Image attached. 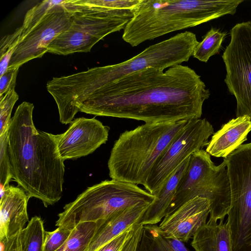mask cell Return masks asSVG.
I'll return each mask as SVG.
<instances>
[{
	"mask_svg": "<svg viewBox=\"0 0 251 251\" xmlns=\"http://www.w3.org/2000/svg\"><path fill=\"white\" fill-rule=\"evenodd\" d=\"M226 35L225 32L211 27L197 44L192 56L201 62H207L211 56L219 53Z\"/></svg>",
	"mask_w": 251,
	"mask_h": 251,
	"instance_id": "cell-23",
	"label": "cell"
},
{
	"mask_svg": "<svg viewBox=\"0 0 251 251\" xmlns=\"http://www.w3.org/2000/svg\"><path fill=\"white\" fill-rule=\"evenodd\" d=\"M65 1L66 0H44L28 10L25 15L23 25L21 26L22 28V32L20 38V42L41 21L46 14L55 7L64 4Z\"/></svg>",
	"mask_w": 251,
	"mask_h": 251,
	"instance_id": "cell-24",
	"label": "cell"
},
{
	"mask_svg": "<svg viewBox=\"0 0 251 251\" xmlns=\"http://www.w3.org/2000/svg\"><path fill=\"white\" fill-rule=\"evenodd\" d=\"M156 197L134 184L105 180L88 187L60 213L55 226L75 227L83 222L105 220L139 203H151Z\"/></svg>",
	"mask_w": 251,
	"mask_h": 251,
	"instance_id": "cell-5",
	"label": "cell"
},
{
	"mask_svg": "<svg viewBox=\"0 0 251 251\" xmlns=\"http://www.w3.org/2000/svg\"><path fill=\"white\" fill-rule=\"evenodd\" d=\"M19 99L15 90H10L0 98V135L8 132L13 106Z\"/></svg>",
	"mask_w": 251,
	"mask_h": 251,
	"instance_id": "cell-26",
	"label": "cell"
},
{
	"mask_svg": "<svg viewBox=\"0 0 251 251\" xmlns=\"http://www.w3.org/2000/svg\"><path fill=\"white\" fill-rule=\"evenodd\" d=\"M136 225L113 239L96 251H120L132 234Z\"/></svg>",
	"mask_w": 251,
	"mask_h": 251,
	"instance_id": "cell-29",
	"label": "cell"
},
{
	"mask_svg": "<svg viewBox=\"0 0 251 251\" xmlns=\"http://www.w3.org/2000/svg\"><path fill=\"white\" fill-rule=\"evenodd\" d=\"M190 156L180 164L169 177L155 196V199L149 205L139 224L143 226L156 225L164 218L174 198L179 182L187 170Z\"/></svg>",
	"mask_w": 251,
	"mask_h": 251,
	"instance_id": "cell-17",
	"label": "cell"
},
{
	"mask_svg": "<svg viewBox=\"0 0 251 251\" xmlns=\"http://www.w3.org/2000/svg\"><path fill=\"white\" fill-rule=\"evenodd\" d=\"M196 197L205 198L209 201L208 222L224 221L231 201L226 163L224 160L220 165H215L210 155L203 149L191 155L187 170L179 182L166 215Z\"/></svg>",
	"mask_w": 251,
	"mask_h": 251,
	"instance_id": "cell-6",
	"label": "cell"
},
{
	"mask_svg": "<svg viewBox=\"0 0 251 251\" xmlns=\"http://www.w3.org/2000/svg\"><path fill=\"white\" fill-rule=\"evenodd\" d=\"M244 0H140L131 10L123 39L132 47L173 31L192 27L227 14Z\"/></svg>",
	"mask_w": 251,
	"mask_h": 251,
	"instance_id": "cell-3",
	"label": "cell"
},
{
	"mask_svg": "<svg viewBox=\"0 0 251 251\" xmlns=\"http://www.w3.org/2000/svg\"><path fill=\"white\" fill-rule=\"evenodd\" d=\"M210 93L201 76L187 66L148 68L124 76L100 88L76 105L96 116L172 122L201 118Z\"/></svg>",
	"mask_w": 251,
	"mask_h": 251,
	"instance_id": "cell-1",
	"label": "cell"
},
{
	"mask_svg": "<svg viewBox=\"0 0 251 251\" xmlns=\"http://www.w3.org/2000/svg\"><path fill=\"white\" fill-rule=\"evenodd\" d=\"M230 41L222 55L225 82L236 100V117L251 119V21L238 23L230 30Z\"/></svg>",
	"mask_w": 251,
	"mask_h": 251,
	"instance_id": "cell-9",
	"label": "cell"
},
{
	"mask_svg": "<svg viewBox=\"0 0 251 251\" xmlns=\"http://www.w3.org/2000/svg\"><path fill=\"white\" fill-rule=\"evenodd\" d=\"M13 179L8 145V132L0 135V191L2 195Z\"/></svg>",
	"mask_w": 251,
	"mask_h": 251,
	"instance_id": "cell-25",
	"label": "cell"
},
{
	"mask_svg": "<svg viewBox=\"0 0 251 251\" xmlns=\"http://www.w3.org/2000/svg\"><path fill=\"white\" fill-rule=\"evenodd\" d=\"M195 34L180 32L152 45L124 62L92 68V77L99 90L124 76L148 68L165 70L187 62L199 43Z\"/></svg>",
	"mask_w": 251,
	"mask_h": 251,
	"instance_id": "cell-8",
	"label": "cell"
},
{
	"mask_svg": "<svg viewBox=\"0 0 251 251\" xmlns=\"http://www.w3.org/2000/svg\"><path fill=\"white\" fill-rule=\"evenodd\" d=\"M109 131L108 126L94 118L74 119L65 132L55 135L60 157L64 161L92 153L106 142Z\"/></svg>",
	"mask_w": 251,
	"mask_h": 251,
	"instance_id": "cell-12",
	"label": "cell"
},
{
	"mask_svg": "<svg viewBox=\"0 0 251 251\" xmlns=\"http://www.w3.org/2000/svg\"><path fill=\"white\" fill-rule=\"evenodd\" d=\"M187 122L145 123L122 133L108 161L110 178L144 186L158 158Z\"/></svg>",
	"mask_w": 251,
	"mask_h": 251,
	"instance_id": "cell-4",
	"label": "cell"
},
{
	"mask_svg": "<svg viewBox=\"0 0 251 251\" xmlns=\"http://www.w3.org/2000/svg\"><path fill=\"white\" fill-rule=\"evenodd\" d=\"M151 203H139L97 221V227L86 251H96L124 231L139 224Z\"/></svg>",
	"mask_w": 251,
	"mask_h": 251,
	"instance_id": "cell-15",
	"label": "cell"
},
{
	"mask_svg": "<svg viewBox=\"0 0 251 251\" xmlns=\"http://www.w3.org/2000/svg\"><path fill=\"white\" fill-rule=\"evenodd\" d=\"M75 227L62 225L54 231H46L44 251H57L68 240Z\"/></svg>",
	"mask_w": 251,
	"mask_h": 251,
	"instance_id": "cell-27",
	"label": "cell"
},
{
	"mask_svg": "<svg viewBox=\"0 0 251 251\" xmlns=\"http://www.w3.org/2000/svg\"><path fill=\"white\" fill-rule=\"evenodd\" d=\"M143 225L137 224L134 226L132 233L127 239L120 251H136L143 231Z\"/></svg>",
	"mask_w": 251,
	"mask_h": 251,
	"instance_id": "cell-30",
	"label": "cell"
},
{
	"mask_svg": "<svg viewBox=\"0 0 251 251\" xmlns=\"http://www.w3.org/2000/svg\"><path fill=\"white\" fill-rule=\"evenodd\" d=\"M33 103L17 107L8 131L13 179L30 198L47 207L63 195L64 160L57 148L55 135L37 129L33 121Z\"/></svg>",
	"mask_w": 251,
	"mask_h": 251,
	"instance_id": "cell-2",
	"label": "cell"
},
{
	"mask_svg": "<svg viewBox=\"0 0 251 251\" xmlns=\"http://www.w3.org/2000/svg\"><path fill=\"white\" fill-rule=\"evenodd\" d=\"M29 198L21 187L9 185L6 187L0 200V243L20 232L28 221L27 206Z\"/></svg>",
	"mask_w": 251,
	"mask_h": 251,
	"instance_id": "cell-14",
	"label": "cell"
},
{
	"mask_svg": "<svg viewBox=\"0 0 251 251\" xmlns=\"http://www.w3.org/2000/svg\"><path fill=\"white\" fill-rule=\"evenodd\" d=\"M64 4L55 7L46 14L19 42L7 70L19 68L29 60L42 57L48 52L50 43L69 28L71 14Z\"/></svg>",
	"mask_w": 251,
	"mask_h": 251,
	"instance_id": "cell-11",
	"label": "cell"
},
{
	"mask_svg": "<svg viewBox=\"0 0 251 251\" xmlns=\"http://www.w3.org/2000/svg\"><path fill=\"white\" fill-rule=\"evenodd\" d=\"M209 213V201L205 198L196 197L165 216L158 227L167 239L186 242L206 223Z\"/></svg>",
	"mask_w": 251,
	"mask_h": 251,
	"instance_id": "cell-13",
	"label": "cell"
},
{
	"mask_svg": "<svg viewBox=\"0 0 251 251\" xmlns=\"http://www.w3.org/2000/svg\"><path fill=\"white\" fill-rule=\"evenodd\" d=\"M20 232L7 241L0 243L1 251H22Z\"/></svg>",
	"mask_w": 251,
	"mask_h": 251,
	"instance_id": "cell-31",
	"label": "cell"
},
{
	"mask_svg": "<svg viewBox=\"0 0 251 251\" xmlns=\"http://www.w3.org/2000/svg\"><path fill=\"white\" fill-rule=\"evenodd\" d=\"M170 244L176 251H189L183 242L176 239H167Z\"/></svg>",
	"mask_w": 251,
	"mask_h": 251,
	"instance_id": "cell-32",
	"label": "cell"
},
{
	"mask_svg": "<svg viewBox=\"0 0 251 251\" xmlns=\"http://www.w3.org/2000/svg\"><path fill=\"white\" fill-rule=\"evenodd\" d=\"M69 28L50 44L48 52L58 55L87 52L106 36L122 29L133 17L131 10H70Z\"/></svg>",
	"mask_w": 251,
	"mask_h": 251,
	"instance_id": "cell-7",
	"label": "cell"
},
{
	"mask_svg": "<svg viewBox=\"0 0 251 251\" xmlns=\"http://www.w3.org/2000/svg\"><path fill=\"white\" fill-rule=\"evenodd\" d=\"M140 0H67L64 6L72 10L96 9L132 10Z\"/></svg>",
	"mask_w": 251,
	"mask_h": 251,
	"instance_id": "cell-22",
	"label": "cell"
},
{
	"mask_svg": "<svg viewBox=\"0 0 251 251\" xmlns=\"http://www.w3.org/2000/svg\"><path fill=\"white\" fill-rule=\"evenodd\" d=\"M213 132L212 125L205 119L188 120L158 158L144 186L145 190L155 196L180 164L208 145Z\"/></svg>",
	"mask_w": 251,
	"mask_h": 251,
	"instance_id": "cell-10",
	"label": "cell"
},
{
	"mask_svg": "<svg viewBox=\"0 0 251 251\" xmlns=\"http://www.w3.org/2000/svg\"><path fill=\"white\" fill-rule=\"evenodd\" d=\"M251 131V119L243 116L230 120L214 133L206 146L210 155L226 158L247 140Z\"/></svg>",
	"mask_w": 251,
	"mask_h": 251,
	"instance_id": "cell-16",
	"label": "cell"
},
{
	"mask_svg": "<svg viewBox=\"0 0 251 251\" xmlns=\"http://www.w3.org/2000/svg\"><path fill=\"white\" fill-rule=\"evenodd\" d=\"M19 68L7 70L0 76V98L10 90H15Z\"/></svg>",
	"mask_w": 251,
	"mask_h": 251,
	"instance_id": "cell-28",
	"label": "cell"
},
{
	"mask_svg": "<svg viewBox=\"0 0 251 251\" xmlns=\"http://www.w3.org/2000/svg\"><path fill=\"white\" fill-rule=\"evenodd\" d=\"M191 245L195 251H232L230 234L228 226L207 222L194 234Z\"/></svg>",
	"mask_w": 251,
	"mask_h": 251,
	"instance_id": "cell-18",
	"label": "cell"
},
{
	"mask_svg": "<svg viewBox=\"0 0 251 251\" xmlns=\"http://www.w3.org/2000/svg\"><path fill=\"white\" fill-rule=\"evenodd\" d=\"M136 251H176L157 225L143 226Z\"/></svg>",
	"mask_w": 251,
	"mask_h": 251,
	"instance_id": "cell-21",
	"label": "cell"
},
{
	"mask_svg": "<svg viewBox=\"0 0 251 251\" xmlns=\"http://www.w3.org/2000/svg\"><path fill=\"white\" fill-rule=\"evenodd\" d=\"M97 227V222L77 224L66 242L56 251H86Z\"/></svg>",
	"mask_w": 251,
	"mask_h": 251,
	"instance_id": "cell-20",
	"label": "cell"
},
{
	"mask_svg": "<svg viewBox=\"0 0 251 251\" xmlns=\"http://www.w3.org/2000/svg\"><path fill=\"white\" fill-rule=\"evenodd\" d=\"M45 232L42 219L33 217L20 233L22 251H44Z\"/></svg>",
	"mask_w": 251,
	"mask_h": 251,
	"instance_id": "cell-19",
	"label": "cell"
}]
</instances>
